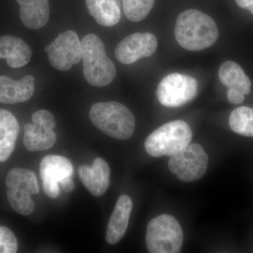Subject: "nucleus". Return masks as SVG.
I'll return each mask as SVG.
<instances>
[{"label": "nucleus", "mask_w": 253, "mask_h": 253, "mask_svg": "<svg viewBox=\"0 0 253 253\" xmlns=\"http://www.w3.org/2000/svg\"><path fill=\"white\" fill-rule=\"evenodd\" d=\"M218 36L214 20L199 10H186L176 18L174 37L184 49L191 51L208 49L216 42Z\"/></svg>", "instance_id": "f257e3e1"}, {"label": "nucleus", "mask_w": 253, "mask_h": 253, "mask_svg": "<svg viewBox=\"0 0 253 253\" xmlns=\"http://www.w3.org/2000/svg\"><path fill=\"white\" fill-rule=\"evenodd\" d=\"M83 73L91 86L102 87L111 84L116 76L114 63L106 54L104 42L95 34H88L81 41Z\"/></svg>", "instance_id": "f03ea898"}, {"label": "nucleus", "mask_w": 253, "mask_h": 253, "mask_svg": "<svg viewBox=\"0 0 253 253\" xmlns=\"http://www.w3.org/2000/svg\"><path fill=\"white\" fill-rule=\"evenodd\" d=\"M89 118L104 134L120 140L129 139L135 129L133 113L125 105L116 101L93 105L89 111Z\"/></svg>", "instance_id": "7ed1b4c3"}, {"label": "nucleus", "mask_w": 253, "mask_h": 253, "mask_svg": "<svg viewBox=\"0 0 253 253\" xmlns=\"http://www.w3.org/2000/svg\"><path fill=\"white\" fill-rule=\"evenodd\" d=\"M192 137V130L188 123L171 121L149 134L145 141V149L153 157L172 156L191 144Z\"/></svg>", "instance_id": "20e7f679"}, {"label": "nucleus", "mask_w": 253, "mask_h": 253, "mask_svg": "<svg viewBox=\"0 0 253 253\" xmlns=\"http://www.w3.org/2000/svg\"><path fill=\"white\" fill-rule=\"evenodd\" d=\"M183 241L184 234L180 224L172 215L161 214L148 224L146 243L149 253H179Z\"/></svg>", "instance_id": "39448f33"}, {"label": "nucleus", "mask_w": 253, "mask_h": 253, "mask_svg": "<svg viewBox=\"0 0 253 253\" xmlns=\"http://www.w3.org/2000/svg\"><path fill=\"white\" fill-rule=\"evenodd\" d=\"M5 183L8 201L12 209L22 215L31 214L35 209L31 195L40 191L36 174L24 168H13L6 174Z\"/></svg>", "instance_id": "423d86ee"}, {"label": "nucleus", "mask_w": 253, "mask_h": 253, "mask_svg": "<svg viewBox=\"0 0 253 253\" xmlns=\"http://www.w3.org/2000/svg\"><path fill=\"white\" fill-rule=\"evenodd\" d=\"M198 90L199 83L194 78L174 73L168 75L160 82L156 96L163 106L177 108L194 100Z\"/></svg>", "instance_id": "0eeeda50"}, {"label": "nucleus", "mask_w": 253, "mask_h": 253, "mask_svg": "<svg viewBox=\"0 0 253 253\" xmlns=\"http://www.w3.org/2000/svg\"><path fill=\"white\" fill-rule=\"evenodd\" d=\"M208 156L198 144H189L170 156L168 167L173 174L183 182H193L201 179L207 172Z\"/></svg>", "instance_id": "6e6552de"}, {"label": "nucleus", "mask_w": 253, "mask_h": 253, "mask_svg": "<svg viewBox=\"0 0 253 253\" xmlns=\"http://www.w3.org/2000/svg\"><path fill=\"white\" fill-rule=\"evenodd\" d=\"M32 121L33 124L24 126L23 143L26 149L36 152L52 148L56 141L54 116L46 110H40L33 113Z\"/></svg>", "instance_id": "1a4fd4ad"}, {"label": "nucleus", "mask_w": 253, "mask_h": 253, "mask_svg": "<svg viewBox=\"0 0 253 253\" xmlns=\"http://www.w3.org/2000/svg\"><path fill=\"white\" fill-rule=\"evenodd\" d=\"M44 50L50 64L59 71H69L82 60L81 42L77 33L73 31L60 33Z\"/></svg>", "instance_id": "9d476101"}, {"label": "nucleus", "mask_w": 253, "mask_h": 253, "mask_svg": "<svg viewBox=\"0 0 253 253\" xmlns=\"http://www.w3.org/2000/svg\"><path fill=\"white\" fill-rule=\"evenodd\" d=\"M41 175L43 189L48 197L56 199L61 193L60 182L65 178L73 177L74 169L67 158L49 155L42 160Z\"/></svg>", "instance_id": "9b49d317"}, {"label": "nucleus", "mask_w": 253, "mask_h": 253, "mask_svg": "<svg viewBox=\"0 0 253 253\" xmlns=\"http://www.w3.org/2000/svg\"><path fill=\"white\" fill-rule=\"evenodd\" d=\"M158 47V40L152 33H135L123 39L115 50L118 61L123 64H132L142 58L149 57Z\"/></svg>", "instance_id": "f8f14e48"}, {"label": "nucleus", "mask_w": 253, "mask_h": 253, "mask_svg": "<svg viewBox=\"0 0 253 253\" xmlns=\"http://www.w3.org/2000/svg\"><path fill=\"white\" fill-rule=\"evenodd\" d=\"M78 173L82 182L93 196L99 197L107 191L110 185L111 169L103 158H96L91 166H81Z\"/></svg>", "instance_id": "ddd939ff"}, {"label": "nucleus", "mask_w": 253, "mask_h": 253, "mask_svg": "<svg viewBox=\"0 0 253 253\" xmlns=\"http://www.w3.org/2000/svg\"><path fill=\"white\" fill-rule=\"evenodd\" d=\"M35 91V78L31 75L19 81L0 76V103L16 104L28 101Z\"/></svg>", "instance_id": "4468645a"}, {"label": "nucleus", "mask_w": 253, "mask_h": 253, "mask_svg": "<svg viewBox=\"0 0 253 253\" xmlns=\"http://www.w3.org/2000/svg\"><path fill=\"white\" fill-rule=\"evenodd\" d=\"M132 208V201L129 196L123 195L118 199L108 224L106 235L108 244L115 245L123 239L127 229Z\"/></svg>", "instance_id": "2eb2a0df"}, {"label": "nucleus", "mask_w": 253, "mask_h": 253, "mask_svg": "<svg viewBox=\"0 0 253 253\" xmlns=\"http://www.w3.org/2000/svg\"><path fill=\"white\" fill-rule=\"evenodd\" d=\"M32 49L23 40L13 36L0 37V59L13 68L23 67L31 61Z\"/></svg>", "instance_id": "dca6fc26"}, {"label": "nucleus", "mask_w": 253, "mask_h": 253, "mask_svg": "<svg viewBox=\"0 0 253 253\" xmlns=\"http://www.w3.org/2000/svg\"><path fill=\"white\" fill-rule=\"evenodd\" d=\"M20 5V18L26 28L40 29L49 18V0H16Z\"/></svg>", "instance_id": "f3484780"}, {"label": "nucleus", "mask_w": 253, "mask_h": 253, "mask_svg": "<svg viewBox=\"0 0 253 253\" xmlns=\"http://www.w3.org/2000/svg\"><path fill=\"white\" fill-rule=\"evenodd\" d=\"M19 131V124L14 115L0 109V162L7 161L12 154Z\"/></svg>", "instance_id": "a211bd4d"}, {"label": "nucleus", "mask_w": 253, "mask_h": 253, "mask_svg": "<svg viewBox=\"0 0 253 253\" xmlns=\"http://www.w3.org/2000/svg\"><path fill=\"white\" fill-rule=\"evenodd\" d=\"M89 14L105 27H112L121 18L120 0H85Z\"/></svg>", "instance_id": "6ab92c4d"}, {"label": "nucleus", "mask_w": 253, "mask_h": 253, "mask_svg": "<svg viewBox=\"0 0 253 253\" xmlns=\"http://www.w3.org/2000/svg\"><path fill=\"white\" fill-rule=\"evenodd\" d=\"M219 81L229 89H234L244 95L251 90V81L243 68L237 63L227 61L221 65L219 69Z\"/></svg>", "instance_id": "aec40b11"}, {"label": "nucleus", "mask_w": 253, "mask_h": 253, "mask_svg": "<svg viewBox=\"0 0 253 253\" xmlns=\"http://www.w3.org/2000/svg\"><path fill=\"white\" fill-rule=\"evenodd\" d=\"M229 126L236 134L253 137V109L241 106L234 109L229 116Z\"/></svg>", "instance_id": "412c9836"}, {"label": "nucleus", "mask_w": 253, "mask_h": 253, "mask_svg": "<svg viewBox=\"0 0 253 253\" xmlns=\"http://www.w3.org/2000/svg\"><path fill=\"white\" fill-rule=\"evenodd\" d=\"M156 0H123L125 15L132 22H139L147 17Z\"/></svg>", "instance_id": "4be33fe9"}, {"label": "nucleus", "mask_w": 253, "mask_h": 253, "mask_svg": "<svg viewBox=\"0 0 253 253\" xmlns=\"http://www.w3.org/2000/svg\"><path fill=\"white\" fill-rule=\"evenodd\" d=\"M17 239L13 231L6 226H0V253L17 252Z\"/></svg>", "instance_id": "5701e85b"}, {"label": "nucleus", "mask_w": 253, "mask_h": 253, "mask_svg": "<svg viewBox=\"0 0 253 253\" xmlns=\"http://www.w3.org/2000/svg\"><path fill=\"white\" fill-rule=\"evenodd\" d=\"M244 94L234 89H229L227 99L231 104H240L244 101Z\"/></svg>", "instance_id": "b1692460"}, {"label": "nucleus", "mask_w": 253, "mask_h": 253, "mask_svg": "<svg viewBox=\"0 0 253 253\" xmlns=\"http://www.w3.org/2000/svg\"><path fill=\"white\" fill-rule=\"evenodd\" d=\"M60 186H61V189L65 191V192H71L74 189V182H73V177H67L63 179L62 181L60 182Z\"/></svg>", "instance_id": "393cba45"}, {"label": "nucleus", "mask_w": 253, "mask_h": 253, "mask_svg": "<svg viewBox=\"0 0 253 253\" xmlns=\"http://www.w3.org/2000/svg\"><path fill=\"white\" fill-rule=\"evenodd\" d=\"M235 1L239 7L249 10L253 14V0H235Z\"/></svg>", "instance_id": "a878e982"}]
</instances>
